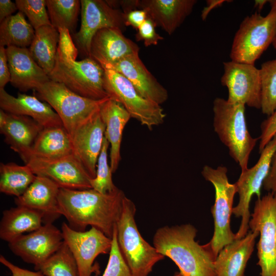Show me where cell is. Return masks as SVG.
Returning a JSON list of instances; mask_svg holds the SVG:
<instances>
[{"label": "cell", "instance_id": "obj_49", "mask_svg": "<svg viewBox=\"0 0 276 276\" xmlns=\"http://www.w3.org/2000/svg\"><path fill=\"white\" fill-rule=\"evenodd\" d=\"M272 44L273 45V48L276 50V33Z\"/></svg>", "mask_w": 276, "mask_h": 276}, {"label": "cell", "instance_id": "obj_17", "mask_svg": "<svg viewBox=\"0 0 276 276\" xmlns=\"http://www.w3.org/2000/svg\"><path fill=\"white\" fill-rule=\"evenodd\" d=\"M105 131V125L99 111L78 127L71 135L73 154L91 178L96 175L97 162Z\"/></svg>", "mask_w": 276, "mask_h": 276}, {"label": "cell", "instance_id": "obj_28", "mask_svg": "<svg viewBox=\"0 0 276 276\" xmlns=\"http://www.w3.org/2000/svg\"><path fill=\"white\" fill-rule=\"evenodd\" d=\"M42 223L43 215L41 212L16 205L3 211L0 222V238L9 243L25 233L36 230Z\"/></svg>", "mask_w": 276, "mask_h": 276}, {"label": "cell", "instance_id": "obj_39", "mask_svg": "<svg viewBox=\"0 0 276 276\" xmlns=\"http://www.w3.org/2000/svg\"><path fill=\"white\" fill-rule=\"evenodd\" d=\"M57 30L59 33L57 54L63 58L76 60L79 51L72 39L70 31L64 28Z\"/></svg>", "mask_w": 276, "mask_h": 276}, {"label": "cell", "instance_id": "obj_2", "mask_svg": "<svg viewBox=\"0 0 276 276\" xmlns=\"http://www.w3.org/2000/svg\"><path fill=\"white\" fill-rule=\"evenodd\" d=\"M197 229L192 224L165 226L155 233L153 243L157 251L172 260L184 276H216L211 243L196 241Z\"/></svg>", "mask_w": 276, "mask_h": 276}, {"label": "cell", "instance_id": "obj_5", "mask_svg": "<svg viewBox=\"0 0 276 276\" xmlns=\"http://www.w3.org/2000/svg\"><path fill=\"white\" fill-rule=\"evenodd\" d=\"M269 2L271 8L265 16L256 12L241 22L233 40L231 60L255 65L272 44L276 33V0Z\"/></svg>", "mask_w": 276, "mask_h": 276}, {"label": "cell", "instance_id": "obj_45", "mask_svg": "<svg viewBox=\"0 0 276 276\" xmlns=\"http://www.w3.org/2000/svg\"><path fill=\"white\" fill-rule=\"evenodd\" d=\"M18 10L15 2L11 0H0V22L12 15Z\"/></svg>", "mask_w": 276, "mask_h": 276}, {"label": "cell", "instance_id": "obj_8", "mask_svg": "<svg viewBox=\"0 0 276 276\" xmlns=\"http://www.w3.org/2000/svg\"><path fill=\"white\" fill-rule=\"evenodd\" d=\"M225 167L216 169L204 166L202 175L213 185L215 203L211 209L214 221V232L210 241L214 255L217 257L220 250L235 240V234L231 229V216L233 214L234 198L237 191L235 183L229 182Z\"/></svg>", "mask_w": 276, "mask_h": 276}, {"label": "cell", "instance_id": "obj_18", "mask_svg": "<svg viewBox=\"0 0 276 276\" xmlns=\"http://www.w3.org/2000/svg\"><path fill=\"white\" fill-rule=\"evenodd\" d=\"M104 68L111 69L122 74L143 97L158 105L168 98L167 90L148 71L139 53L127 55Z\"/></svg>", "mask_w": 276, "mask_h": 276}, {"label": "cell", "instance_id": "obj_1", "mask_svg": "<svg viewBox=\"0 0 276 276\" xmlns=\"http://www.w3.org/2000/svg\"><path fill=\"white\" fill-rule=\"evenodd\" d=\"M125 196L119 189L113 193L102 194L93 189L60 188L58 196L59 212L72 228L83 232L87 226H91L112 238Z\"/></svg>", "mask_w": 276, "mask_h": 276}, {"label": "cell", "instance_id": "obj_21", "mask_svg": "<svg viewBox=\"0 0 276 276\" xmlns=\"http://www.w3.org/2000/svg\"><path fill=\"white\" fill-rule=\"evenodd\" d=\"M6 54L11 84L21 91L34 90L50 79L27 48L8 47Z\"/></svg>", "mask_w": 276, "mask_h": 276}, {"label": "cell", "instance_id": "obj_23", "mask_svg": "<svg viewBox=\"0 0 276 276\" xmlns=\"http://www.w3.org/2000/svg\"><path fill=\"white\" fill-rule=\"evenodd\" d=\"M60 187L44 176L36 175L35 179L21 196L15 198L16 205L38 211L43 215V223H52L61 215L58 196Z\"/></svg>", "mask_w": 276, "mask_h": 276}, {"label": "cell", "instance_id": "obj_19", "mask_svg": "<svg viewBox=\"0 0 276 276\" xmlns=\"http://www.w3.org/2000/svg\"><path fill=\"white\" fill-rule=\"evenodd\" d=\"M137 44L125 37L116 28H106L97 31L90 46L89 58L103 68L112 65L124 57L139 53Z\"/></svg>", "mask_w": 276, "mask_h": 276}, {"label": "cell", "instance_id": "obj_9", "mask_svg": "<svg viewBox=\"0 0 276 276\" xmlns=\"http://www.w3.org/2000/svg\"><path fill=\"white\" fill-rule=\"evenodd\" d=\"M104 69V88L109 98L121 104L131 118L149 130L163 123L166 114L160 105L143 97L122 74Z\"/></svg>", "mask_w": 276, "mask_h": 276}, {"label": "cell", "instance_id": "obj_42", "mask_svg": "<svg viewBox=\"0 0 276 276\" xmlns=\"http://www.w3.org/2000/svg\"><path fill=\"white\" fill-rule=\"evenodd\" d=\"M11 75L6 54V48L0 46V88L10 82Z\"/></svg>", "mask_w": 276, "mask_h": 276}, {"label": "cell", "instance_id": "obj_26", "mask_svg": "<svg viewBox=\"0 0 276 276\" xmlns=\"http://www.w3.org/2000/svg\"><path fill=\"white\" fill-rule=\"evenodd\" d=\"M99 113L105 125L104 136L110 146V166L114 173L121 159L123 130L131 116L121 104L110 98L101 105Z\"/></svg>", "mask_w": 276, "mask_h": 276}, {"label": "cell", "instance_id": "obj_3", "mask_svg": "<svg viewBox=\"0 0 276 276\" xmlns=\"http://www.w3.org/2000/svg\"><path fill=\"white\" fill-rule=\"evenodd\" d=\"M213 110L215 131L228 149L231 156L239 164L241 172L246 170L250 154L259 137H252L248 130L245 105L216 98Z\"/></svg>", "mask_w": 276, "mask_h": 276}, {"label": "cell", "instance_id": "obj_48", "mask_svg": "<svg viewBox=\"0 0 276 276\" xmlns=\"http://www.w3.org/2000/svg\"><path fill=\"white\" fill-rule=\"evenodd\" d=\"M268 2L269 1L256 0L255 1L254 7L256 8L258 11H260L264 7V5Z\"/></svg>", "mask_w": 276, "mask_h": 276}, {"label": "cell", "instance_id": "obj_38", "mask_svg": "<svg viewBox=\"0 0 276 276\" xmlns=\"http://www.w3.org/2000/svg\"><path fill=\"white\" fill-rule=\"evenodd\" d=\"M156 27L157 26L154 21L148 16L136 30V40L143 41L146 47L157 45L159 41L164 39V37L156 32Z\"/></svg>", "mask_w": 276, "mask_h": 276}, {"label": "cell", "instance_id": "obj_31", "mask_svg": "<svg viewBox=\"0 0 276 276\" xmlns=\"http://www.w3.org/2000/svg\"><path fill=\"white\" fill-rule=\"evenodd\" d=\"M36 175L27 165L14 163L0 164V191L16 197L21 196L33 182Z\"/></svg>", "mask_w": 276, "mask_h": 276}, {"label": "cell", "instance_id": "obj_13", "mask_svg": "<svg viewBox=\"0 0 276 276\" xmlns=\"http://www.w3.org/2000/svg\"><path fill=\"white\" fill-rule=\"evenodd\" d=\"M221 83L228 90L230 102L261 109L260 70L255 65L232 60L224 62Z\"/></svg>", "mask_w": 276, "mask_h": 276}, {"label": "cell", "instance_id": "obj_14", "mask_svg": "<svg viewBox=\"0 0 276 276\" xmlns=\"http://www.w3.org/2000/svg\"><path fill=\"white\" fill-rule=\"evenodd\" d=\"M25 164L36 175L49 178L60 188L92 189L90 185L92 178L74 154L56 159L32 157Z\"/></svg>", "mask_w": 276, "mask_h": 276}, {"label": "cell", "instance_id": "obj_16", "mask_svg": "<svg viewBox=\"0 0 276 276\" xmlns=\"http://www.w3.org/2000/svg\"><path fill=\"white\" fill-rule=\"evenodd\" d=\"M63 242L61 231L52 223L24 234L8 243L10 250L25 262L38 267L56 252Z\"/></svg>", "mask_w": 276, "mask_h": 276}, {"label": "cell", "instance_id": "obj_22", "mask_svg": "<svg viewBox=\"0 0 276 276\" xmlns=\"http://www.w3.org/2000/svg\"><path fill=\"white\" fill-rule=\"evenodd\" d=\"M0 107L8 113L30 117L43 128L63 126L51 106L35 96L18 93L14 97L0 88Z\"/></svg>", "mask_w": 276, "mask_h": 276}, {"label": "cell", "instance_id": "obj_37", "mask_svg": "<svg viewBox=\"0 0 276 276\" xmlns=\"http://www.w3.org/2000/svg\"><path fill=\"white\" fill-rule=\"evenodd\" d=\"M111 239L109 257L102 276H132L130 268L119 248L116 225Z\"/></svg>", "mask_w": 276, "mask_h": 276}, {"label": "cell", "instance_id": "obj_32", "mask_svg": "<svg viewBox=\"0 0 276 276\" xmlns=\"http://www.w3.org/2000/svg\"><path fill=\"white\" fill-rule=\"evenodd\" d=\"M45 276H79L75 259L65 241L36 269Z\"/></svg>", "mask_w": 276, "mask_h": 276}, {"label": "cell", "instance_id": "obj_29", "mask_svg": "<svg viewBox=\"0 0 276 276\" xmlns=\"http://www.w3.org/2000/svg\"><path fill=\"white\" fill-rule=\"evenodd\" d=\"M59 33L52 25L35 30V36L29 51L36 63L49 75L56 63Z\"/></svg>", "mask_w": 276, "mask_h": 276}, {"label": "cell", "instance_id": "obj_24", "mask_svg": "<svg viewBox=\"0 0 276 276\" xmlns=\"http://www.w3.org/2000/svg\"><path fill=\"white\" fill-rule=\"evenodd\" d=\"M196 0H139V8L169 35L183 23L191 13Z\"/></svg>", "mask_w": 276, "mask_h": 276}, {"label": "cell", "instance_id": "obj_50", "mask_svg": "<svg viewBox=\"0 0 276 276\" xmlns=\"http://www.w3.org/2000/svg\"><path fill=\"white\" fill-rule=\"evenodd\" d=\"M174 276H184L180 272H178Z\"/></svg>", "mask_w": 276, "mask_h": 276}, {"label": "cell", "instance_id": "obj_40", "mask_svg": "<svg viewBox=\"0 0 276 276\" xmlns=\"http://www.w3.org/2000/svg\"><path fill=\"white\" fill-rule=\"evenodd\" d=\"M276 134V109L261 123L259 152L264 148Z\"/></svg>", "mask_w": 276, "mask_h": 276}, {"label": "cell", "instance_id": "obj_4", "mask_svg": "<svg viewBox=\"0 0 276 276\" xmlns=\"http://www.w3.org/2000/svg\"><path fill=\"white\" fill-rule=\"evenodd\" d=\"M135 204L125 196L116 224L118 242L132 276H148L165 256L140 234L135 221Z\"/></svg>", "mask_w": 276, "mask_h": 276}, {"label": "cell", "instance_id": "obj_51", "mask_svg": "<svg viewBox=\"0 0 276 276\" xmlns=\"http://www.w3.org/2000/svg\"><path fill=\"white\" fill-rule=\"evenodd\" d=\"M275 248H276V233H275Z\"/></svg>", "mask_w": 276, "mask_h": 276}, {"label": "cell", "instance_id": "obj_15", "mask_svg": "<svg viewBox=\"0 0 276 276\" xmlns=\"http://www.w3.org/2000/svg\"><path fill=\"white\" fill-rule=\"evenodd\" d=\"M65 242L76 261L79 276H91L93 263L100 254L110 251L112 239L94 227L87 231L75 230L65 222L61 229Z\"/></svg>", "mask_w": 276, "mask_h": 276}, {"label": "cell", "instance_id": "obj_30", "mask_svg": "<svg viewBox=\"0 0 276 276\" xmlns=\"http://www.w3.org/2000/svg\"><path fill=\"white\" fill-rule=\"evenodd\" d=\"M34 36V29L19 11L1 22L0 46L27 48L31 44Z\"/></svg>", "mask_w": 276, "mask_h": 276}, {"label": "cell", "instance_id": "obj_43", "mask_svg": "<svg viewBox=\"0 0 276 276\" xmlns=\"http://www.w3.org/2000/svg\"><path fill=\"white\" fill-rule=\"evenodd\" d=\"M0 262L11 272L12 276H45L40 271H33L20 268L8 260L2 255Z\"/></svg>", "mask_w": 276, "mask_h": 276}, {"label": "cell", "instance_id": "obj_36", "mask_svg": "<svg viewBox=\"0 0 276 276\" xmlns=\"http://www.w3.org/2000/svg\"><path fill=\"white\" fill-rule=\"evenodd\" d=\"M15 3L18 10L27 16L34 30L43 26L52 25L46 0H16Z\"/></svg>", "mask_w": 276, "mask_h": 276}, {"label": "cell", "instance_id": "obj_12", "mask_svg": "<svg viewBox=\"0 0 276 276\" xmlns=\"http://www.w3.org/2000/svg\"><path fill=\"white\" fill-rule=\"evenodd\" d=\"M80 28L74 36V42L81 54L89 57L91 39L99 30L116 28L122 31L126 29L122 10L110 7L105 1L81 0Z\"/></svg>", "mask_w": 276, "mask_h": 276}, {"label": "cell", "instance_id": "obj_6", "mask_svg": "<svg viewBox=\"0 0 276 276\" xmlns=\"http://www.w3.org/2000/svg\"><path fill=\"white\" fill-rule=\"evenodd\" d=\"M34 90L36 97L49 104L57 113L70 136L99 112L109 98L99 100L86 98L73 92L63 84L51 80Z\"/></svg>", "mask_w": 276, "mask_h": 276}, {"label": "cell", "instance_id": "obj_33", "mask_svg": "<svg viewBox=\"0 0 276 276\" xmlns=\"http://www.w3.org/2000/svg\"><path fill=\"white\" fill-rule=\"evenodd\" d=\"M50 20L52 26L58 29L64 28L73 31L78 20L81 7L79 0H46Z\"/></svg>", "mask_w": 276, "mask_h": 276}, {"label": "cell", "instance_id": "obj_20", "mask_svg": "<svg viewBox=\"0 0 276 276\" xmlns=\"http://www.w3.org/2000/svg\"><path fill=\"white\" fill-rule=\"evenodd\" d=\"M43 127L30 117L0 109V132L10 148L24 161Z\"/></svg>", "mask_w": 276, "mask_h": 276}, {"label": "cell", "instance_id": "obj_47", "mask_svg": "<svg viewBox=\"0 0 276 276\" xmlns=\"http://www.w3.org/2000/svg\"><path fill=\"white\" fill-rule=\"evenodd\" d=\"M119 4L123 12L125 14L139 8V0L119 1Z\"/></svg>", "mask_w": 276, "mask_h": 276}, {"label": "cell", "instance_id": "obj_35", "mask_svg": "<svg viewBox=\"0 0 276 276\" xmlns=\"http://www.w3.org/2000/svg\"><path fill=\"white\" fill-rule=\"evenodd\" d=\"M109 146V142L104 136L97 162L96 175L94 178L90 179L91 188L102 194L113 193L119 189L112 181L113 173L108 162V149Z\"/></svg>", "mask_w": 276, "mask_h": 276}, {"label": "cell", "instance_id": "obj_44", "mask_svg": "<svg viewBox=\"0 0 276 276\" xmlns=\"http://www.w3.org/2000/svg\"><path fill=\"white\" fill-rule=\"evenodd\" d=\"M263 187L268 192L276 193V153L272 157L270 168Z\"/></svg>", "mask_w": 276, "mask_h": 276}, {"label": "cell", "instance_id": "obj_11", "mask_svg": "<svg viewBox=\"0 0 276 276\" xmlns=\"http://www.w3.org/2000/svg\"><path fill=\"white\" fill-rule=\"evenodd\" d=\"M257 163L251 168L241 172L235 183L239 194V200L233 208V214L237 218L241 217V223L235 234V239H241L248 232L251 214L249 205L253 195L261 198V189L267 177L271 166L272 157L276 153V134L261 151Z\"/></svg>", "mask_w": 276, "mask_h": 276}, {"label": "cell", "instance_id": "obj_25", "mask_svg": "<svg viewBox=\"0 0 276 276\" xmlns=\"http://www.w3.org/2000/svg\"><path fill=\"white\" fill-rule=\"evenodd\" d=\"M259 235L258 232L250 230L244 237L225 246L215 261L216 276H244L247 263Z\"/></svg>", "mask_w": 276, "mask_h": 276}, {"label": "cell", "instance_id": "obj_34", "mask_svg": "<svg viewBox=\"0 0 276 276\" xmlns=\"http://www.w3.org/2000/svg\"><path fill=\"white\" fill-rule=\"evenodd\" d=\"M259 70L261 109L269 116L276 109V58L263 62Z\"/></svg>", "mask_w": 276, "mask_h": 276}, {"label": "cell", "instance_id": "obj_10", "mask_svg": "<svg viewBox=\"0 0 276 276\" xmlns=\"http://www.w3.org/2000/svg\"><path fill=\"white\" fill-rule=\"evenodd\" d=\"M249 222L251 231L259 233L257 264L261 276H276V193L258 198Z\"/></svg>", "mask_w": 276, "mask_h": 276}, {"label": "cell", "instance_id": "obj_41", "mask_svg": "<svg viewBox=\"0 0 276 276\" xmlns=\"http://www.w3.org/2000/svg\"><path fill=\"white\" fill-rule=\"evenodd\" d=\"M148 15L144 9H135L124 14L126 27L130 26L136 30L146 20Z\"/></svg>", "mask_w": 276, "mask_h": 276}, {"label": "cell", "instance_id": "obj_46", "mask_svg": "<svg viewBox=\"0 0 276 276\" xmlns=\"http://www.w3.org/2000/svg\"><path fill=\"white\" fill-rule=\"evenodd\" d=\"M225 2H229L225 0H208L206 1V5L203 8L201 12V18L205 20L209 13L212 10L218 7L221 6Z\"/></svg>", "mask_w": 276, "mask_h": 276}, {"label": "cell", "instance_id": "obj_27", "mask_svg": "<svg viewBox=\"0 0 276 276\" xmlns=\"http://www.w3.org/2000/svg\"><path fill=\"white\" fill-rule=\"evenodd\" d=\"M72 154V139L63 126L43 128L24 162L32 157L56 159Z\"/></svg>", "mask_w": 276, "mask_h": 276}, {"label": "cell", "instance_id": "obj_7", "mask_svg": "<svg viewBox=\"0 0 276 276\" xmlns=\"http://www.w3.org/2000/svg\"><path fill=\"white\" fill-rule=\"evenodd\" d=\"M49 77L82 97L95 100L108 97L104 88V69L91 58L76 61L57 53L55 65Z\"/></svg>", "mask_w": 276, "mask_h": 276}]
</instances>
